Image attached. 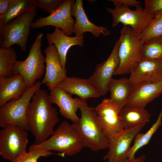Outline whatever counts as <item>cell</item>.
<instances>
[{"label":"cell","instance_id":"obj_1","mask_svg":"<svg viewBox=\"0 0 162 162\" xmlns=\"http://www.w3.org/2000/svg\"><path fill=\"white\" fill-rule=\"evenodd\" d=\"M49 95L40 88L33 95L27 109L26 119L30 131L35 138V144L45 141L53 134L58 122L56 109L52 106Z\"/></svg>","mask_w":162,"mask_h":162},{"label":"cell","instance_id":"obj_2","mask_svg":"<svg viewBox=\"0 0 162 162\" xmlns=\"http://www.w3.org/2000/svg\"><path fill=\"white\" fill-rule=\"evenodd\" d=\"M79 109L81 117L72 125L81 137L85 147L94 152L108 149V140L98 122L95 108L88 106L86 101H83Z\"/></svg>","mask_w":162,"mask_h":162},{"label":"cell","instance_id":"obj_3","mask_svg":"<svg viewBox=\"0 0 162 162\" xmlns=\"http://www.w3.org/2000/svg\"><path fill=\"white\" fill-rule=\"evenodd\" d=\"M84 147L81 137L72 124L64 121L47 140L39 144H32L28 150L43 149L57 151L62 156H72L80 152Z\"/></svg>","mask_w":162,"mask_h":162},{"label":"cell","instance_id":"obj_4","mask_svg":"<svg viewBox=\"0 0 162 162\" xmlns=\"http://www.w3.org/2000/svg\"><path fill=\"white\" fill-rule=\"evenodd\" d=\"M37 15L35 10L26 12L6 24L0 26V47L18 45L25 52L32 21Z\"/></svg>","mask_w":162,"mask_h":162},{"label":"cell","instance_id":"obj_5","mask_svg":"<svg viewBox=\"0 0 162 162\" xmlns=\"http://www.w3.org/2000/svg\"><path fill=\"white\" fill-rule=\"evenodd\" d=\"M118 50L119 66L114 75L130 73L140 59V53L144 43L139 34L130 26H123L120 31Z\"/></svg>","mask_w":162,"mask_h":162},{"label":"cell","instance_id":"obj_6","mask_svg":"<svg viewBox=\"0 0 162 162\" xmlns=\"http://www.w3.org/2000/svg\"><path fill=\"white\" fill-rule=\"evenodd\" d=\"M41 82L38 81L28 87L17 99H12L0 107V126L7 124L18 125L29 131L26 116L28 105L33 95L40 88Z\"/></svg>","mask_w":162,"mask_h":162},{"label":"cell","instance_id":"obj_7","mask_svg":"<svg viewBox=\"0 0 162 162\" xmlns=\"http://www.w3.org/2000/svg\"><path fill=\"white\" fill-rule=\"evenodd\" d=\"M43 36V33L39 32L31 45L27 58L23 61H17L15 64L13 74L21 75L28 87L42 77L46 68V58L41 49Z\"/></svg>","mask_w":162,"mask_h":162},{"label":"cell","instance_id":"obj_8","mask_svg":"<svg viewBox=\"0 0 162 162\" xmlns=\"http://www.w3.org/2000/svg\"><path fill=\"white\" fill-rule=\"evenodd\" d=\"M26 130L18 125H6L0 131V155L12 162L27 152L28 142Z\"/></svg>","mask_w":162,"mask_h":162},{"label":"cell","instance_id":"obj_9","mask_svg":"<svg viewBox=\"0 0 162 162\" xmlns=\"http://www.w3.org/2000/svg\"><path fill=\"white\" fill-rule=\"evenodd\" d=\"M106 8L112 15V26L121 23L124 26H130L139 34L148 26L154 16L146 13L141 5L136 8L134 10L123 6Z\"/></svg>","mask_w":162,"mask_h":162},{"label":"cell","instance_id":"obj_10","mask_svg":"<svg viewBox=\"0 0 162 162\" xmlns=\"http://www.w3.org/2000/svg\"><path fill=\"white\" fill-rule=\"evenodd\" d=\"M145 125L143 124L132 128L124 129L108 138L109 150L104 159L107 160L108 162H121L128 159L132 142Z\"/></svg>","mask_w":162,"mask_h":162},{"label":"cell","instance_id":"obj_11","mask_svg":"<svg viewBox=\"0 0 162 162\" xmlns=\"http://www.w3.org/2000/svg\"><path fill=\"white\" fill-rule=\"evenodd\" d=\"M74 0H64L57 9L45 17H39L32 22L31 28L35 29L47 26H52L61 30L66 35L70 36L74 33L75 21L71 15V6Z\"/></svg>","mask_w":162,"mask_h":162},{"label":"cell","instance_id":"obj_12","mask_svg":"<svg viewBox=\"0 0 162 162\" xmlns=\"http://www.w3.org/2000/svg\"><path fill=\"white\" fill-rule=\"evenodd\" d=\"M119 39L116 41L108 58L106 60L97 64L94 72L88 79L101 95H105L108 91L109 82L119 66Z\"/></svg>","mask_w":162,"mask_h":162},{"label":"cell","instance_id":"obj_13","mask_svg":"<svg viewBox=\"0 0 162 162\" xmlns=\"http://www.w3.org/2000/svg\"><path fill=\"white\" fill-rule=\"evenodd\" d=\"M95 108L98 122L108 139L124 129L118 107L110 98L104 99Z\"/></svg>","mask_w":162,"mask_h":162},{"label":"cell","instance_id":"obj_14","mask_svg":"<svg viewBox=\"0 0 162 162\" xmlns=\"http://www.w3.org/2000/svg\"><path fill=\"white\" fill-rule=\"evenodd\" d=\"M129 79L134 87L162 80V60L139 59L131 70Z\"/></svg>","mask_w":162,"mask_h":162},{"label":"cell","instance_id":"obj_15","mask_svg":"<svg viewBox=\"0 0 162 162\" xmlns=\"http://www.w3.org/2000/svg\"><path fill=\"white\" fill-rule=\"evenodd\" d=\"M48 44L44 51L46 55V71L41 82L42 84H45L51 90L67 76V70L63 68L54 45L52 44Z\"/></svg>","mask_w":162,"mask_h":162},{"label":"cell","instance_id":"obj_16","mask_svg":"<svg viewBox=\"0 0 162 162\" xmlns=\"http://www.w3.org/2000/svg\"><path fill=\"white\" fill-rule=\"evenodd\" d=\"M71 12L72 16L76 20L74 29L75 36H83L88 32L96 38L101 35L105 37L110 34V32L106 27L98 26L88 19L83 8L82 0H74L71 6Z\"/></svg>","mask_w":162,"mask_h":162},{"label":"cell","instance_id":"obj_17","mask_svg":"<svg viewBox=\"0 0 162 162\" xmlns=\"http://www.w3.org/2000/svg\"><path fill=\"white\" fill-rule=\"evenodd\" d=\"M49 99L52 104L58 106L60 112L64 117L74 123L79 121L80 118L76 112L83 101L79 98H73L64 90L56 87L50 90Z\"/></svg>","mask_w":162,"mask_h":162},{"label":"cell","instance_id":"obj_18","mask_svg":"<svg viewBox=\"0 0 162 162\" xmlns=\"http://www.w3.org/2000/svg\"><path fill=\"white\" fill-rule=\"evenodd\" d=\"M64 90L72 95L79 96L82 101L90 98H97L101 94L88 79L67 76L56 86Z\"/></svg>","mask_w":162,"mask_h":162},{"label":"cell","instance_id":"obj_19","mask_svg":"<svg viewBox=\"0 0 162 162\" xmlns=\"http://www.w3.org/2000/svg\"><path fill=\"white\" fill-rule=\"evenodd\" d=\"M162 93V80L134 87L126 105L145 108Z\"/></svg>","mask_w":162,"mask_h":162},{"label":"cell","instance_id":"obj_20","mask_svg":"<svg viewBox=\"0 0 162 162\" xmlns=\"http://www.w3.org/2000/svg\"><path fill=\"white\" fill-rule=\"evenodd\" d=\"M28 87L24 77L20 74L7 77L0 76V106L12 99H18Z\"/></svg>","mask_w":162,"mask_h":162},{"label":"cell","instance_id":"obj_21","mask_svg":"<svg viewBox=\"0 0 162 162\" xmlns=\"http://www.w3.org/2000/svg\"><path fill=\"white\" fill-rule=\"evenodd\" d=\"M46 36L48 44H52L55 46L59 55L62 65L64 69H66L67 55L69 49L74 45L82 46L84 43V35L68 36L57 28H55L52 33L47 34Z\"/></svg>","mask_w":162,"mask_h":162},{"label":"cell","instance_id":"obj_22","mask_svg":"<svg viewBox=\"0 0 162 162\" xmlns=\"http://www.w3.org/2000/svg\"><path fill=\"white\" fill-rule=\"evenodd\" d=\"M134 86L129 78H112L108 86L110 99L118 106L119 112L126 105L133 91Z\"/></svg>","mask_w":162,"mask_h":162},{"label":"cell","instance_id":"obj_23","mask_svg":"<svg viewBox=\"0 0 162 162\" xmlns=\"http://www.w3.org/2000/svg\"><path fill=\"white\" fill-rule=\"evenodd\" d=\"M119 116L124 129L132 128L149 122L151 115L145 108L125 105L120 110Z\"/></svg>","mask_w":162,"mask_h":162},{"label":"cell","instance_id":"obj_24","mask_svg":"<svg viewBox=\"0 0 162 162\" xmlns=\"http://www.w3.org/2000/svg\"><path fill=\"white\" fill-rule=\"evenodd\" d=\"M37 7L36 0H10L7 11L0 17V26L26 12L35 9Z\"/></svg>","mask_w":162,"mask_h":162},{"label":"cell","instance_id":"obj_25","mask_svg":"<svg viewBox=\"0 0 162 162\" xmlns=\"http://www.w3.org/2000/svg\"><path fill=\"white\" fill-rule=\"evenodd\" d=\"M162 106L156 121L149 130L145 133H139L135 136L134 144L131 146L128 154V159H132L135 158V154L137 151L149 143L153 135L162 124Z\"/></svg>","mask_w":162,"mask_h":162},{"label":"cell","instance_id":"obj_26","mask_svg":"<svg viewBox=\"0 0 162 162\" xmlns=\"http://www.w3.org/2000/svg\"><path fill=\"white\" fill-rule=\"evenodd\" d=\"M140 59L162 60V36L152 38L143 44Z\"/></svg>","mask_w":162,"mask_h":162},{"label":"cell","instance_id":"obj_27","mask_svg":"<svg viewBox=\"0 0 162 162\" xmlns=\"http://www.w3.org/2000/svg\"><path fill=\"white\" fill-rule=\"evenodd\" d=\"M16 59V53L12 47L0 48V76L7 77L13 75Z\"/></svg>","mask_w":162,"mask_h":162},{"label":"cell","instance_id":"obj_28","mask_svg":"<svg viewBox=\"0 0 162 162\" xmlns=\"http://www.w3.org/2000/svg\"><path fill=\"white\" fill-rule=\"evenodd\" d=\"M162 36V10L156 14L147 28L139 34L143 43L154 37Z\"/></svg>","mask_w":162,"mask_h":162},{"label":"cell","instance_id":"obj_29","mask_svg":"<svg viewBox=\"0 0 162 162\" xmlns=\"http://www.w3.org/2000/svg\"><path fill=\"white\" fill-rule=\"evenodd\" d=\"M55 154L45 149H35L22 154L14 162H38V159L40 157H46Z\"/></svg>","mask_w":162,"mask_h":162},{"label":"cell","instance_id":"obj_30","mask_svg":"<svg viewBox=\"0 0 162 162\" xmlns=\"http://www.w3.org/2000/svg\"><path fill=\"white\" fill-rule=\"evenodd\" d=\"M64 0H36L37 7L43 11L51 14L58 8Z\"/></svg>","mask_w":162,"mask_h":162},{"label":"cell","instance_id":"obj_31","mask_svg":"<svg viewBox=\"0 0 162 162\" xmlns=\"http://www.w3.org/2000/svg\"><path fill=\"white\" fill-rule=\"evenodd\" d=\"M144 5V10L150 15L154 16L162 10V0H146Z\"/></svg>","mask_w":162,"mask_h":162},{"label":"cell","instance_id":"obj_32","mask_svg":"<svg viewBox=\"0 0 162 162\" xmlns=\"http://www.w3.org/2000/svg\"><path fill=\"white\" fill-rule=\"evenodd\" d=\"M115 6H123L124 7H135V8L141 5V2L135 0H110Z\"/></svg>","mask_w":162,"mask_h":162},{"label":"cell","instance_id":"obj_33","mask_svg":"<svg viewBox=\"0 0 162 162\" xmlns=\"http://www.w3.org/2000/svg\"><path fill=\"white\" fill-rule=\"evenodd\" d=\"M10 2V0H0V17L4 15L7 11Z\"/></svg>","mask_w":162,"mask_h":162},{"label":"cell","instance_id":"obj_34","mask_svg":"<svg viewBox=\"0 0 162 162\" xmlns=\"http://www.w3.org/2000/svg\"><path fill=\"white\" fill-rule=\"evenodd\" d=\"M146 156L145 155L140 156L138 158L132 159H128L121 162H146Z\"/></svg>","mask_w":162,"mask_h":162}]
</instances>
